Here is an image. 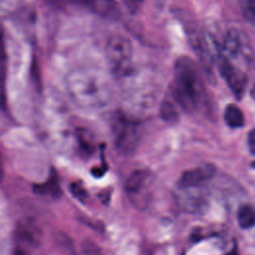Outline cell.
Masks as SVG:
<instances>
[{"label":"cell","mask_w":255,"mask_h":255,"mask_svg":"<svg viewBox=\"0 0 255 255\" xmlns=\"http://www.w3.org/2000/svg\"><path fill=\"white\" fill-rule=\"evenodd\" d=\"M174 72L172 97L182 110L192 112L197 109L204 94L199 69L193 60L182 56L176 60Z\"/></svg>","instance_id":"6da1fadb"},{"label":"cell","mask_w":255,"mask_h":255,"mask_svg":"<svg viewBox=\"0 0 255 255\" xmlns=\"http://www.w3.org/2000/svg\"><path fill=\"white\" fill-rule=\"evenodd\" d=\"M106 55L116 74L127 73L132 56L130 41L120 35L111 37L106 46Z\"/></svg>","instance_id":"7a4b0ae2"},{"label":"cell","mask_w":255,"mask_h":255,"mask_svg":"<svg viewBox=\"0 0 255 255\" xmlns=\"http://www.w3.org/2000/svg\"><path fill=\"white\" fill-rule=\"evenodd\" d=\"M114 142L116 149L121 154L131 153L139 140V130L134 123L118 117L113 127Z\"/></svg>","instance_id":"3957f363"},{"label":"cell","mask_w":255,"mask_h":255,"mask_svg":"<svg viewBox=\"0 0 255 255\" xmlns=\"http://www.w3.org/2000/svg\"><path fill=\"white\" fill-rule=\"evenodd\" d=\"M216 59L221 76L223 77L233 94L238 99H241L247 85L246 76L242 71L235 68L224 55L218 53Z\"/></svg>","instance_id":"277c9868"},{"label":"cell","mask_w":255,"mask_h":255,"mask_svg":"<svg viewBox=\"0 0 255 255\" xmlns=\"http://www.w3.org/2000/svg\"><path fill=\"white\" fill-rule=\"evenodd\" d=\"M178 202L183 210L189 213H199L207 205L206 198L200 187L179 188Z\"/></svg>","instance_id":"5b68a950"},{"label":"cell","mask_w":255,"mask_h":255,"mask_svg":"<svg viewBox=\"0 0 255 255\" xmlns=\"http://www.w3.org/2000/svg\"><path fill=\"white\" fill-rule=\"evenodd\" d=\"M214 173V167L205 164L197 166L188 170H185L180 175L177 186L178 188H189V187H200L203 183L209 180Z\"/></svg>","instance_id":"8992f818"},{"label":"cell","mask_w":255,"mask_h":255,"mask_svg":"<svg viewBox=\"0 0 255 255\" xmlns=\"http://www.w3.org/2000/svg\"><path fill=\"white\" fill-rule=\"evenodd\" d=\"M90 11L111 20H118L121 11L116 0H73Z\"/></svg>","instance_id":"52a82bcc"},{"label":"cell","mask_w":255,"mask_h":255,"mask_svg":"<svg viewBox=\"0 0 255 255\" xmlns=\"http://www.w3.org/2000/svg\"><path fill=\"white\" fill-rule=\"evenodd\" d=\"M148 173L145 170L137 169L132 171L126 181V192L128 194L130 200L134 201L135 205L140 204V199L143 198L145 190V183L147 182Z\"/></svg>","instance_id":"ba28073f"},{"label":"cell","mask_w":255,"mask_h":255,"mask_svg":"<svg viewBox=\"0 0 255 255\" xmlns=\"http://www.w3.org/2000/svg\"><path fill=\"white\" fill-rule=\"evenodd\" d=\"M34 191L40 195L50 196L52 198H58L62 194L58 179L55 175H52L47 181L35 185Z\"/></svg>","instance_id":"9c48e42d"},{"label":"cell","mask_w":255,"mask_h":255,"mask_svg":"<svg viewBox=\"0 0 255 255\" xmlns=\"http://www.w3.org/2000/svg\"><path fill=\"white\" fill-rule=\"evenodd\" d=\"M241 47V41L238 33L235 30H230L226 34L221 49L225 52L228 56L234 57L239 53Z\"/></svg>","instance_id":"30bf717a"},{"label":"cell","mask_w":255,"mask_h":255,"mask_svg":"<svg viewBox=\"0 0 255 255\" xmlns=\"http://www.w3.org/2000/svg\"><path fill=\"white\" fill-rule=\"evenodd\" d=\"M224 120L230 128H240L244 125V116L242 111L233 104H230L225 108Z\"/></svg>","instance_id":"8fae6325"},{"label":"cell","mask_w":255,"mask_h":255,"mask_svg":"<svg viewBox=\"0 0 255 255\" xmlns=\"http://www.w3.org/2000/svg\"><path fill=\"white\" fill-rule=\"evenodd\" d=\"M237 220L242 228H251L255 225V209L250 205L244 204L237 211Z\"/></svg>","instance_id":"7c38bea8"},{"label":"cell","mask_w":255,"mask_h":255,"mask_svg":"<svg viewBox=\"0 0 255 255\" xmlns=\"http://www.w3.org/2000/svg\"><path fill=\"white\" fill-rule=\"evenodd\" d=\"M159 115L160 118L166 123H173L178 118L176 106L169 101L162 102L159 110Z\"/></svg>","instance_id":"4fadbf2b"},{"label":"cell","mask_w":255,"mask_h":255,"mask_svg":"<svg viewBox=\"0 0 255 255\" xmlns=\"http://www.w3.org/2000/svg\"><path fill=\"white\" fill-rule=\"evenodd\" d=\"M82 252L83 255H105L100 246L89 239H86L82 243Z\"/></svg>","instance_id":"5bb4252c"},{"label":"cell","mask_w":255,"mask_h":255,"mask_svg":"<svg viewBox=\"0 0 255 255\" xmlns=\"http://www.w3.org/2000/svg\"><path fill=\"white\" fill-rule=\"evenodd\" d=\"M78 139H79L81 148H82L83 150H85L86 152H90V151L93 149L92 143H91V141H90L89 138H88V134H85L84 131L79 132Z\"/></svg>","instance_id":"9a60e30c"},{"label":"cell","mask_w":255,"mask_h":255,"mask_svg":"<svg viewBox=\"0 0 255 255\" xmlns=\"http://www.w3.org/2000/svg\"><path fill=\"white\" fill-rule=\"evenodd\" d=\"M143 1L144 0H123L125 6L130 13L137 12L143 4Z\"/></svg>","instance_id":"2e32d148"},{"label":"cell","mask_w":255,"mask_h":255,"mask_svg":"<svg viewBox=\"0 0 255 255\" xmlns=\"http://www.w3.org/2000/svg\"><path fill=\"white\" fill-rule=\"evenodd\" d=\"M71 192L74 194L75 197H77L79 200H84L87 196L86 190L82 187L81 184H77V183H73L71 185Z\"/></svg>","instance_id":"e0dca14e"},{"label":"cell","mask_w":255,"mask_h":255,"mask_svg":"<svg viewBox=\"0 0 255 255\" xmlns=\"http://www.w3.org/2000/svg\"><path fill=\"white\" fill-rule=\"evenodd\" d=\"M240 7L243 13L247 16V14H251L254 11L255 7V0H239Z\"/></svg>","instance_id":"ac0fdd59"},{"label":"cell","mask_w":255,"mask_h":255,"mask_svg":"<svg viewBox=\"0 0 255 255\" xmlns=\"http://www.w3.org/2000/svg\"><path fill=\"white\" fill-rule=\"evenodd\" d=\"M248 146L252 154L255 155V128L249 131L248 134Z\"/></svg>","instance_id":"d6986e66"},{"label":"cell","mask_w":255,"mask_h":255,"mask_svg":"<svg viewBox=\"0 0 255 255\" xmlns=\"http://www.w3.org/2000/svg\"><path fill=\"white\" fill-rule=\"evenodd\" d=\"M15 255H28L27 252L25 250H22V249H18L15 253Z\"/></svg>","instance_id":"ffe728a7"},{"label":"cell","mask_w":255,"mask_h":255,"mask_svg":"<svg viewBox=\"0 0 255 255\" xmlns=\"http://www.w3.org/2000/svg\"><path fill=\"white\" fill-rule=\"evenodd\" d=\"M226 255H239L238 254V251H237V249L236 248H233L231 251H229Z\"/></svg>","instance_id":"44dd1931"},{"label":"cell","mask_w":255,"mask_h":255,"mask_svg":"<svg viewBox=\"0 0 255 255\" xmlns=\"http://www.w3.org/2000/svg\"><path fill=\"white\" fill-rule=\"evenodd\" d=\"M250 94H251V97L255 100V85L252 87V89H251V93H250Z\"/></svg>","instance_id":"7402d4cb"},{"label":"cell","mask_w":255,"mask_h":255,"mask_svg":"<svg viewBox=\"0 0 255 255\" xmlns=\"http://www.w3.org/2000/svg\"><path fill=\"white\" fill-rule=\"evenodd\" d=\"M253 166H254V167H255V162H254V163H253Z\"/></svg>","instance_id":"603a6c76"}]
</instances>
